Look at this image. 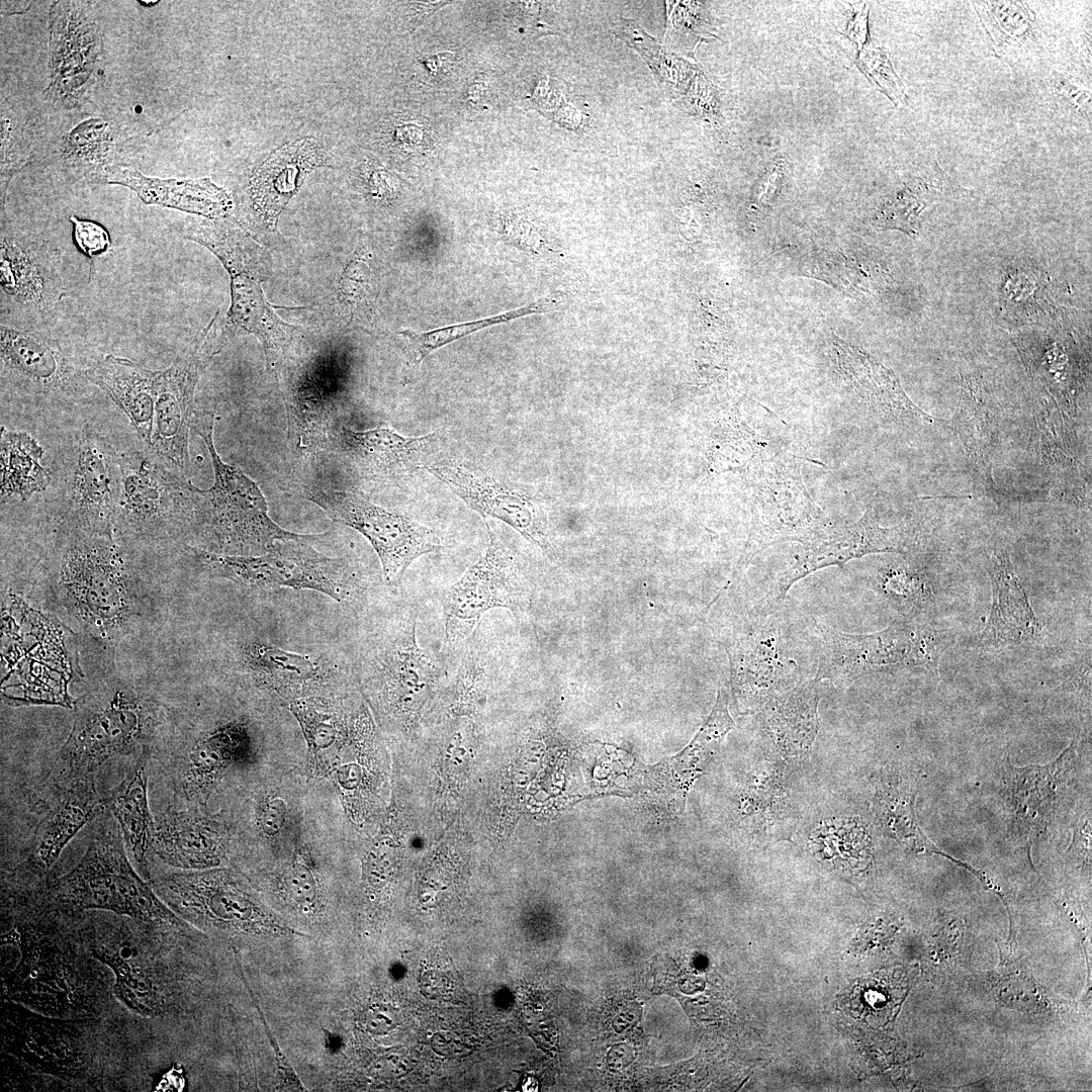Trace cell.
<instances>
[{"label": "cell", "mask_w": 1092, "mask_h": 1092, "mask_svg": "<svg viewBox=\"0 0 1092 1092\" xmlns=\"http://www.w3.org/2000/svg\"><path fill=\"white\" fill-rule=\"evenodd\" d=\"M1 361L6 373L35 391L55 387L64 379L62 357L52 345L3 325Z\"/></svg>", "instance_id": "32"}, {"label": "cell", "mask_w": 1092, "mask_h": 1092, "mask_svg": "<svg viewBox=\"0 0 1092 1092\" xmlns=\"http://www.w3.org/2000/svg\"><path fill=\"white\" fill-rule=\"evenodd\" d=\"M885 594L901 605H915L924 595V582L917 573L894 570L884 579Z\"/></svg>", "instance_id": "45"}, {"label": "cell", "mask_w": 1092, "mask_h": 1092, "mask_svg": "<svg viewBox=\"0 0 1092 1092\" xmlns=\"http://www.w3.org/2000/svg\"><path fill=\"white\" fill-rule=\"evenodd\" d=\"M323 163V151L312 139L300 140L279 149L251 178L255 208L265 220L275 224L282 208L306 174Z\"/></svg>", "instance_id": "23"}, {"label": "cell", "mask_w": 1092, "mask_h": 1092, "mask_svg": "<svg viewBox=\"0 0 1092 1092\" xmlns=\"http://www.w3.org/2000/svg\"><path fill=\"white\" fill-rule=\"evenodd\" d=\"M158 722L157 705L141 693L121 686L102 690L81 706L60 749L55 779L71 785L91 778L106 760L147 742Z\"/></svg>", "instance_id": "4"}, {"label": "cell", "mask_w": 1092, "mask_h": 1092, "mask_svg": "<svg viewBox=\"0 0 1092 1092\" xmlns=\"http://www.w3.org/2000/svg\"><path fill=\"white\" fill-rule=\"evenodd\" d=\"M762 623L728 651L733 691L749 711L760 710L770 699L788 691L785 681L795 669V664L786 658L783 641L770 619Z\"/></svg>", "instance_id": "17"}, {"label": "cell", "mask_w": 1092, "mask_h": 1092, "mask_svg": "<svg viewBox=\"0 0 1092 1092\" xmlns=\"http://www.w3.org/2000/svg\"><path fill=\"white\" fill-rule=\"evenodd\" d=\"M214 422L213 412L195 411L191 429L208 450L214 476L209 488H200L199 526L212 533L219 553L259 555L278 541L302 537L275 523L258 484L220 458L213 440Z\"/></svg>", "instance_id": "3"}, {"label": "cell", "mask_w": 1092, "mask_h": 1092, "mask_svg": "<svg viewBox=\"0 0 1092 1092\" xmlns=\"http://www.w3.org/2000/svg\"><path fill=\"white\" fill-rule=\"evenodd\" d=\"M286 888L290 897L299 902H310L315 895V884L310 872L301 864H295L288 873Z\"/></svg>", "instance_id": "48"}, {"label": "cell", "mask_w": 1092, "mask_h": 1092, "mask_svg": "<svg viewBox=\"0 0 1092 1092\" xmlns=\"http://www.w3.org/2000/svg\"><path fill=\"white\" fill-rule=\"evenodd\" d=\"M50 95L74 105L92 83L101 44L97 28L71 2H59L51 11Z\"/></svg>", "instance_id": "14"}, {"label": "cell", "mask_w": 1092, "mask_h": 1092, "mask_svg": "<svg viewBox=\"0 0 1092 1092\" xmlns=\"http://www.w3.org/2000/svg\"><path fill=\"white\" fill-rule=\"evenodd\" d=\"M868 14L869 6L866 3L860 7L858 6L849 20L846 30L847 37L858 52L862 49L869 38Z\"/></svg>", "instance_id": "49"}, {"label": "cell", "mask_w": 1092, "mask_h": 1092, "mask_svg": "<svg viewBox=\"0 0 1092 1092\" xmlns=\"http://www.w3.org/2000/svg\"><path fill=\"white\" fill-rule=\"evenodd\" d=\"M954 640L950 630L913 621L910 666H920L937 674L939 660Z\"/></svg>", "instance_id": "42"}, {"label": "cell", "mask_w": 1092, "mask_h": 1092, "mask_svg": "<svg viewBox=\"0 0 1092 1092\" xmlns=\"http://www.w3.org/2000/svg\"><path fill=\"white\" fill-rule=\"evenodd\" d=\"M74 226V238L78 248L88 256H97L104 253L110 246L109 235L100 224L91 221L71 217Z\"/></svg>", "instance_id": "46"}, {"label": "cell", "mask_w": 1092, "mask_h": 1092, "mask_svg": "<svg viewBox=\"0 0 1092 1092\" xmlns=\"http://www.w3.org/2000/svg\"><path fill=\"white\" fill-rule=\"evenodd\" d=\"M57 590L67 612L102 641L124 636L141 615L132 568L113 535L69 531Z\"/></svg>", "instance_id": "1"}, {"label": "cell", "mask_w": 1092, "mask_h": 1092, "mask_svg": "<svg viewBox=\"0 0 1092 1092\" xmlns=\"http://www.w3.org/2000/svg\"><path fill=\"white\" fill-rule=\"evenodd\" d=\"M988 571L992 585V605L981 637L982 643L1001 648L1035 643L1043 639L1044 629L1034 614L1005 550L992 549Z\"/></svg>", "instance_id": "20"}, {"label": "cell", "mask_w": 1092, "mask_h": 1092, "mask_svg": "<svg viewBox=\"0 0 1092 1092\" xmlns=\"http://www.w3.org/2000/svg\"><path fill=\"white\" fill-rule=\"evenodd\" d=\"M882 802L884 822L902 844L908 845L911 849L916 848L921 851L929 849L941 853L935 846L925 843L927 840L921 836L918 828H913L914 812L908 796L899 795L898 792H887L883 795Z\"/></svg>", "instance_id": "41"}, {"label": "cell", "mask_w": 1092, "mask_h": 1092, "mask_svg": "<svg viewBox=\"0 0 1092 1092\" xmlns=\"http://www.w3.org/2000/svg\"><path fill=\"white\" fill-rule=\"evenodd\" d=\"M103 177L108 183L131 189L147 204L173 207L207 217L222 215L231 205L225 191L207 178L160 179L122 167H108Z\"/></svg>", "instance_id": "24"}, {"label": "cell", "mask_w": 1092, "mask_h": 1092, "mask_svg": "<svg viewBox=\"0 0 1092 1092\" xmlns=\"http://www.w3.org/2000/svg\"><path fill=\"white\" fill-rule=\"evenodd\" d=\"M43 449L35 439L22 431H9L1 426L0 434V495L1 502L17 498L28 500L44 491L53 479L52 471L40 464Z\"/></svg>", "instance_id": "30"}, {"label": "cell", "mask_w": 1092, "mask_h": 1092, "mask_svg": "<svg viewBox=\"0 0 1092 1092\" xmlns=\"http://www.w3.org/2000/svg\"><path fill=\"white\" fill-rule=\"evenodd\" d=\"M424 468L481 517L497 519L540 547H549L546 527L525 494L468 464L435 463Z\"/></svg>", "instance_id": "15"}, {"label": "cell", "mask_w": 1092, "mask_h": 1092, "mask_svg": "<svg viewBox=\"0 0 1092 1092\" xmlns=\"http://www.w3.org/2000/svg\"><path fill=\"white\" fill-rule=\"evenodd\" d=\"M56 473L66 531L113 535L122 489L120 454L83 429L65 443Z\"/></svg>", "instance_id": "6"}, {"label": "cell", "mask_w": 1092, "mask_h": 1092, "mask_svg": "<svg viewBox=\"0 0 1092 1092\" xmlns=\"http://www.w3.org/2000/svg\"><path fill=\"white\" fill-rule=\"evenodd\" d=\"M1041 99L1054 120L1076 130L1091 126V78L1053 69L1042 81Z\"/></svg>", "instance_id": "34"}, {"label": "cell", "mask_w": 1092, "mask_h": 1092, "mask_svg": "<svg viewBox=\"0 0 1092 1092\" xmlns=\"http://www.w3.org/2000/svg\"><path fill=\"white\" fill-rule=\"evenodd\" d=\"M46 277L35 251L2 238L1 285L6 293L19 300L38 302L46 291Z\"/></svg>", "instance_id": "37"}, {"label": "cell", "mask_w": 1092, "mask_h": 1092, "mask_svg": "<svg viewBox=\"0 0 1092 1092\" xmlns=\"http://www.w3.org/2000/svg\"><path fill=\"white\" fill-rule=\"evenodd\" d=\"M91 778L70 785L61 803L38 831L33 858L36 868L48 871L73 837L102 810Z\"/></svg>", "instance_id": "27"}, {"label": "cell", "mask_w": 1092, "mask_h": 1092, "mask_svg": "<svg viewBox=\"0 0 1092 1092\" xmlns=\"http://www.w3.org/2000/svg\"><path fill=\"white\" fill-rule=\"evenodd\" d=\"M839 348L842 368L858 383L863 396L882 414L915 425L944 423L921 411L906 396L895 376L870 356L844 344Z\"/></svg>", "instance_id": "28"}, {"label": "cell", "mask_w": 1092, "mask_h": 1092, "mask_svg": "<svg viewBox=\"0 0 1092 1092\" xmlns=\"http://www.w3.org/2000/svg\"><path fill=\"white\" fill-rule=\"evenodd\" d=\"M212 323L188 350L164 370H157L154 422L150 451L167 467L185 475L189 467V431L194 391L207 363L215 354Z\"/></svg>", "instance_id": "10"}, {"label": "cell", "mask_w": 1092, "mask_h": 1092, "mask_svg": "<svg viewBox=\"0 0 1092 1092\" xmlns=\"http://www.w3.org/2000/svg\"><path fill=\"white\" fill-rule=\"evenodd\" d=\"M973 4L998 59L1023 70L1037 69L1048 59V26L1030 2L976 1Z\"/></svg>", "instance_id": "19"}, {"label": "cell", "mask_w": 1092, "mask_h": 1092, "mask_svg": "<svg viewBox=\"0 0 1092 1092\" xmlns=\"http://www.w3.org/2000/svg\"><path fill=\"white\" fill-rule=\"evenodd\" d=\"M338 435L344 454L375 481L397 480L424 468L423 458L437 436L405 437L389 427L365 431L343 427Z\"/></svg>", "instance_id": "21"}, {"label": "cell", "mask_w": 1092, "mask_h": 1092, "mask_svg": "<svg viewBox=\"0 0 1092 1092\" xmlns=\"http://www.w3.org/2000/svg\"><path fill=\"white\" fill-rule=\"evenodd\" d=\"M860 51L856 59L860 71L895 106H903L906 103V95L893 68L889 53L872 41L866 43Z\"/></svg>", "instance_id": "40"}, {"label": "cell", "mask_w": 1092, "mask_h": 1092, "mask_svg": "<svg viewBox=\"0 0 1092 1092\" xmlns=\"http://www.w3.org/2000/svg\"><path fill=\"white\" fill-rule=\"evenodd\" d=\"M666 6L668 48L692 54L699 41L714 36L701 3L677 1L667 2Z\"/></svg>", "instance_id": "39"}, {"label": "cell", "mask_w": 1092, "mask_h": 1092, "mask_svg": "<svg viewBox=\"0 0 1092 1092\" xmlns=\"http://www.w3.org/2000/svg\"><path fill=\"white\" fill-rule=\"evenodd\" d=\"M322 535L282 540L259 555H232L191 548L211 572L246 586L313 589L341 601L346 572L340 559L317 552L310 544Z\"/></svg>", "instance_id": "8"}, {"label": "cell", "mask_w": 1092, "mask_h": 1092, "mask_svg": "<svg viewBox=\"0 0 1092 1092\" xmlns=\"http://www.w3.org/2000/svg\"><path fill=\"white\" fill-rule=\"evenodd\" d=\"M222 839L215 822L171 812L156 823L154 851L174 867H210L218 862Z\"/></svg>", "instance_id": "26"}, {"label": "cell", "mask_w": 1092, "mask_h": 1092, "mask_svg": "<svg viewBox=\"0 0 1092 1092\" xmlns=\"http://www.w3.org/2000/svg\"><path fill=\"white\" fill-rule=\"evenodd\" d=\"M486 532L483 554L442 596L444 633L450 646L467 641L487 611L507 609L517 616L529 604V589L515 556L488 525Z\"/></svg>", "instance_id": "9"}, {"label": "cell", "mask_w": 1092, "mask_h": 1092, "mask_svg": "<svg viewBox=\"0 0 1092 1092\" xmlns=\"http://www.w3.org/2000/svg\"><path fill=\"white\" fill-rule=\"evenodd\" d=\"M782 177L783 165L779 162L761 178L756 197V202L760 204V206H764L770 202V197L775 194Z\"/></svg>", "instance_id": "50"}, {"label": "cell", "mask_w": 1092, "mask_h": 1092, "mask_svg": "<svg viewBox=\"0 0 1092 1092\" xmlns=\"http://www.w3.org/2000/svg\"><path fill=\"white\" fill-rule=\"evenodd\" d=\"M804 544L796 562L782 573L764 598L762 609L778 610L792 585L818 569L842 565L873 553H904L909 547V537L902 527H881L870 508L856 523L841 529L826 528Z\"/></svg>", "instance_id": "12"}, {"label": "cell", "mask_w": 1092, "mask_h": 1092, "mask_svg": "<svg viewBox=\"0 0 1092 1092\" xmlns=\"http://www.w3.org/2000/svg\"><path fill=\"white\" fill-rule=\"evenodd\" d=\"M819 680L813 678L770 699L759 711L763 731L787 757L809 755L818 731Z\"/></svg>", "instance_id": "22"}, {"label": "cell", "mask_w": 1092, "mask_h": 1092, "mask_svg": "<svg viewBox=\"0 0 1092 1092\" xmlns=\"http://www.w3.org/2000/svg\"><path fill=\"white\" fill-rule=\"evenodd\" d=\"M996 415L986 391L975 381L964 380L952 427L964 446L974 473L992 485V457Z\"/></svg>", "instance_id": "29"}, {"label": "cell", "mask_w": 1092, "mask_h": 1092, "mask_svg": "<svg viewBox=\"0 0 1092 1092\" xmlns=\"http://www.w3.org/2000/svg\"><path fill=\"white\" fill-rule=\"evenodd\" d=\"M10 983L11 995L53 1014L81 1010L85 987L66 956L32 939Z\"/></svg>", "instance_id": "18"}, {"label": "cell", "mask_w": 1092, "mask_h": 1092, "mask_svg": "<svg viewBox=\"0 0 1092 1092\" xmlns=\"http://www.w3.org/2000/svg\"><path fill=\"white\" fill-rule=\"evenodd\" d=\"M614 33L641 54L657 82L666 91L671 94L685 91V83L695 74V68L690 63L668 53L633 20L621 18Z\"/></svg>", "instance_id": "35"}, {"label": "cell", "mask_w": 1092, "mask_h": 1092, "mask_svg": "<svg viewBox=\"0 0 1092 1092\" xmlns=\"http://www.w3.org/2000/svg\"><path fill=\"white\" fill-rule=\"evenodd\" d=\"M56 909L79 912L107 910L127 916L138 924H175V915L131 867L122 839L106 830L89 843L78 863L49 889Z\"/></svg>", "instance_id": "2"}, {"label": "cell", "mask_w": 1092, "mask_h": 1092, "mask_svg": "<svg viewBox=\"0 0 1092 1092\" xmlns=\"http://www.w3.org/2000/svg\"><path fill=\"white\" fill-rule=\"evenodd\" d=\"M998 980L997 996L1006 1004L1022 1007L1028 1010L1046 1009L1049 1001L1041 997L1040 988L1035 985L1032 978L1025 974H1006Z\"/></svg>", "instance_id": "44"}, {"label": "cell", "mask_w": 1092, "mask_h": 1092, "mask_svg": "<svg viewBox=\"0 0 1092 1092\" xmlns=\"http://www.w3.org/2000/svg\"><path fill=\"white\" fill-rule=\"evenodd\" d=\"M106 129L107 124L100 119H90L79 124L68 136V156L85 162L99 159L107 140Z\"/></svg>", "instance_id": "43"}, {"label": "cell", "mask_w": 1092, "mask_h": 1092, "mask_svg": "<svg viewBox=\"0 0 1092 1092\" xmlns=\"http://www.w3.org/2000/svg\"><path fill=\"white\" fill-rule=\"evenodd\" d=\"M821 634L814 678L846 687L858 677L897 665L910 666L912 620L894 622L874 633H845L818 625Z\"/></svg>", "instance_id": "13"}, {"label": "cell", "mask_w": 1092, "mask_h": 1092, "mask_svg": "<svg viewBox=\"0 0 1092 1092\" xmlns=\"http://www.w3.org/2000/svg\"><path fill=\"white\" fill-rule=\"evenodd\" d=\"M249 666L276 689L294 690L312 680L317 665L308 657L266 643H255L246 652Z\"/></svg>", "instance_id": "36"}, {"label": "cell", "mask_w": 1092, "mask_h": 1092, "mask_svg": "<svg viewBox=\"0 0 1092 1092\" xmlns=\"http://www.w3.org/2000/svg\"><path fill=\"white\" fill-rule=\"evenodd\" d=\"M934 184L923 178H913L897 193L885 200L877 212L876 223L885 229L916 233L927 208L937 199Z\"/></svg>", "instance_id": "38"}, {"label": "cell", "mask_w": 1092, "mask_h": 1092, "mask_svg": "<svg viewBox=\"0 0 1092 1092\" xmlns=\"http://www.w3.org/2000/svg\"><path fill=\"white\" fill-rule=\"evenodd\" d=\"M560 298L556 295H548L533 301L525 306L515 308L493 316L466 322L449 327L435 329L433 331L418 332L403 330L398 334L405 343V351L410 361L414 364L421 363L434 350L445 346L457 339L463 338L484 328L510 322L515 318L530 314L544 313L558 308Z\"/></svg>", "instance_id": "33"}, {"label": "cell", "mask_w": 1092, "mask_h": 1092, "mask_svg": "<svg viewBox=\"0 0 1092 1092\" xmlns=\"http://www.w3.org/2000/svg\"><path fill=\"white\" fill-rule=\"evenodd\" d=\"M90 941L92 956L114 974L115 996L134 1013L159 1015L164 1006L159 968L142 942L113 926L97 927Z\"/></svg>", "instance_id": "16"}, {"label": "cell", "mask_w": 1092, "mask_h": 1092, "mask_svg": "<svg viewBox=\"0 0 1092 1092\" xmlns=\"http://www.w3.org/2000/svg\"><path fill=\"white\" fill-rule=\"evenodd\" d=\"M107 805L138 866L146 873L150 852L154 851L156 823L150 811L148 777L144 765H138L116 787Z\"/></svg>", "instance_id": "31"}, {"label": "cell", "mask_w": 1092, "mask_h": 1092, "mask_svg": "<svg viewBox=\"0 0 1092 1092\" xmlns=\"http://www.w3.org/2000/svg\"><path fill=\"white\" fill-rule=\"evenodd\" d=\"M417 610L398 617L367 650L362 672L397 708L419 702L435 686L440 667L417 640Z\"/></svg>", "instance_id": "11"}, {"label": "cell", "mask_w": 1092, "mask_h": 1092, "mask_svg": "<svg viewBox=\"0 0 1092 1092\" xmlns=\"http://www.w3.org/2000/svg\"><path fill=\"white\" fill-rule=\"evenodd\" d=\"M85 374L111 397L130 420L142 440L150 446L157 371L128 359L108 355Z\"/></svg>", "instance_id": "25"}, {"label": "cell", "mask_w": 1092, "mask_h": 1092, "mask_svg": "<svg viewBox=\"0 0 1092 1092\" xmlns=\"http://www.w3.org/2000/svg\"><path fill=\"white\" fill-rule=\"evenodd\" d=\"M370 270L363 254L354 258L344 271L341 281V292L348 302H356L364 295Z\"/></svg>", "instance_id": "47"}, {"label": "cell", "mask_w": 1092, "mask_h": 1092, "mask_svg": "<svg viewBox=\"0 0 1092 1092\" xmlns=\"http://www.w3.org/2000/svg\"><path fill=\"white\" fill-rule=\"evenodd\" d=\"M336 523L363 535L375 550L387 585L395 586L420 556L444 546L433 529L411 517L372 503L359 490L303 489L298 491Z\"/></svg>", "instance_id": "7"}, {"label": "cell", "mask_w": 1092, "mask_h": 1092, "mask_svg": "<svg viewBox=\"0 0 1092 1092\" xmlns=\"http://www.w3.org/2000/svg\"><path fill=\"white\" fill-rule=\"evenodd\" d=\"M122 489L115 539L159 541L199 524L200 488L151 451L120 453Z\"/></svg>", "instance_id": "5"}]
</instances>
